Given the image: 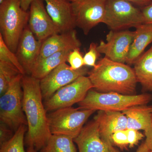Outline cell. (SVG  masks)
I'll return each mask as SVG.
<instances>
[{"mask_svg":"<svg viewBox=\"0 0 152 152\" xmlns=\"http://www.w3.org/2000/svg\"><path fill=\"white\" fill-rule=\"evenodd\" d=\"M42 42L36 39L27 26L20 38L15 53L26 75H31L33 68L39 57Z\"/></svg>","mask_w":152,"mask_h":152,"instance_id":"obj_13","label":"cell"},{"mask_svg":"<svg viewBox=\"0 0 152 152\" xmlns=\"http://www.w3.org/2000/svg\"><path fill=\"white\" fill-rule=\"evenodd\" d=\"M28 23V26L34 35L42 42L53 35L61 33L47 12L42 0H33L32 2Z\"/></svg>","mask_w":152,"mask_h":152,"instance_id":"obj_12","label":"cell"},{"mask_svg":"<svg viewBox=\"0 0 152 152\" xmlns=\"http://www.w3.org/2000/svg\"><path fill=\"white\" fill-rule=\"evenodd\" d=\"M152 99L150 94L124 95L116 92L100 93L91 89L79 103V108L122 112L133 106L147 104Z\"/></svg>","mask_w":152,"mask_h":152,"instance_id":"obj_3","label":"cell"},{"mask_svg":"<svg viewBox=\"0 0 152 152\" xmlns=\"http://www.w3.org/2000/svg\"><path fill=\"white\" fill-rule=\"evenodd\" d=\"M23 107L27 122L28 132L25 144L40 151L52 134L49 128L47 111L43 103L40 80L23 75Z\"/></svg>","mask_w":152,"mask_h":152,"instance_id":"obj_1","label":"cell"},{"mask_svg":"<svg viewBox=\"0 0 152 152\" xmlns=\"http://www.w3.org/2000/svg\"><path fill=\"white\" fill-rule=\"evenodd\" d=\"M134 65L137 83L144 89L152 91V46Z\"/></svg>","mask_w":152,"mask_h":152,"instance_id":"obj_21","label":"cell"},{"mask_svg":"<svg viewBox=\"0 0 152 152\" xmlns=\"http://www.w3.org/2000/svg\"><path fill=\"white\" fill-rule=\"evenodd\" d=\"M21 74L15 66L0 61V94L2 95L8 88L11 82Z\"/></svg>","mask_w":152,"mask_h":152,"instance_id":"obj_24","label":"cell"},{"mask_svg":"<svg viewBox=\"0 0 152 152\" xmlns=\"http://www.w3.org/2000/svg\"><path fill=\"white\" fill-rule=\"evenodd\" d=\"M93 88L100 93L135 95L137 83L134 69L104 57L88 72Z\"/></svg>","mask_w":152,"mask_h":152,"instance_id":"obj_2","label":"cell"},{"mask_svg":"<svg viewBox=\"0 0 152 152\" xmlns=\"http://www.w3.org/2000/svg\"><path fill=\"white\" fill-rule=\"evenodd\" d=\"M86 68L73 70L66 63L58 66L40 80L41 92L45 100L52 96L57 91L88 73Z\"/></svg>","mask_w":152,"mask_h":152,"instance_id":"obj_11","label":"cell"},{"mask_svg":"<svg viewBox=\"0 0 152 152\" xmlns=\"http://www.w3.org/2000/svg\"><path fill=\"white\" fill-rule=\"evenodd\" d=\"M94 119L99 124L101 139L107 145L114 146L112 136L115 132L126 129V117L122 112L99 110Z\"/></svg>","mask_w":152,"mask_h":152,"instance_id":"obj_15","label":"cell"},{"mask_svg":"<svg viewBox=\"0 0 152 152\" xmlns=\"http://www.w3.org/2000/svg\"><path fill=\"white\" fill-rule=\"evenodd\" d=\"M14 131L7 125L1 123L0 125V145L9 141L13 137Z\"/></svg>","mask_w":152,"mask_h":152,"instance_id":"obj_30","label":"cell"},{"mask_svg":"<svg viewBox=\"0 0 152 152\" xmlns=\"http://www.w3.org/2000/svg\"><path fill=\"white\" fill-rule=\"evenodd\" d=\"M129 147L133 148L143 138L144 135L138 130L133 129H126Z\"/></svg>","mask_w":152,"mask_h":152,"instance_id":"obj_29","label":"cell"},{"mask_svg":"<svg viewBox=\"0 0 152 152\" xmlns=\"http://www.w3.org/2000/svg\"><path fill=\"white\" fill-rule=\"evenodd\" d=\"M79 152H120L114 146L107 145L101 139L97 121L94 119L82 129L74 139Z\"/></svg>","mask_w":152,"mask_h":152,"instance_id":"obj_14","label":"cell"},{"mask_svg":"<svg viewBox=\"0 0 152 152\" xmlns=\"http://www.w3.org/2000/svg\"><path fill=\"white\" fill-rule=\"evenodd\" d=\"M26 152H37V151L35 149L34 147L33 146H29L28 147L27 150Z\"/></svg>","mask_w":152,"mask_h":152,"instance_id":"obj_36","label":"cell"},{"mask_svg":"<svg viewBox=\"0 0 152 152\" xmlns=\"http://www.w3.org/2000/svg\"><path fill=\"white\" fill-rule=\"evenodd\" d=\"M80 49H74L68 55L67 61L69 64L71 69L73 70H77L85 66L83 56Z\"/></svg>","mask_w":152,"mask_h":152,"instance_id":"obj_26","label":"cell"},{"mask_svg":"<svg viewBox=\"0 0 152 152\" xmlns=\"http://www.w3.org/2000/svg\"><path fill=\"white\" fill-rule=\"evenodd\" d=\"M150 152H152V151H150Z\"/></svg>","mask_w":152,"mask_h":152,"instance_id":"obj_39","label":"cell"},{"mask_svg":"<svg viewBox=\"0 0 152 152\" xmlns=\"http://www.w3.org/2000/svg\"><path fill=\"white\" fill-rule=\"evenodd\" d=\"M98 45L94 42L90 44L88 50L83 56L84 65L94 67L96 66V61L100 57L101 54L97 50Z\"/></svg>","mask_w":152,"mask_h":152,"instance_id":"obj_27","label":"cell"},{"mask_svg":"<svg viewBox=\"0 0 152 152\" xmlns=\"http://www.w3.org/2000/svg\"><path fill=\"white\" fill-rule=\"evenodd\" d=\"M47 12L61 33L74 29L76 27L72 4L67 0H42Z\"/></svg>","mask_w":152,"mask_h":152,"instance_id":"obj_16","label":"cell"},{"mask_svg":"<svg viewBox=\"0 0 152 152\" xmlns=\"http://www.w3.org/2000/svg\"><path fill=\"white\" fill-rule=\"evenodd\" d=\"M67 1H71V2H73L76 1V0H67Z\"/></svg>","mask_w":152,"mask_h":152,"instance_id":"obj_37","label":"cell"},{"mask_svg":"<svg viewBox=\"0 0 152 152\" xmlns=\"http://www.w3.org/2000/svg\"><path fill=\"white\" fill-rule=\"evenodd\" d=\"M96 111L63 108L48 114L50 131L52 134H61L75 138L80 132L88 118Z\"/></svg>","mask_w":152,"mask_h":152,"instance_id":"obj_6","label":"cell"},{"mask_svg":"<svg viewBox=\"0 0 152 152\" xmlns=\"http://www.w3.org/2000/svg\"><path fill=\"white\" fill-rule=\"evenodd\" d=\"M4 0H0V4H2V3L3 2V1H4Z\"/></svg>","mask_w":152,"mask_h":152,"instance_id":"obj_38","label":"cell"},{"mask_svg":"<svg viewBox=\"0 0 152 152\" xmlns=\"http://www.w3.org/2000/svg\"><path fill=\"white\" fill-rule=\"evenodd\" d=\"M0 61L10 63L15 66L22 75H26L24 69L19 61L16 55L9 49L1 34H0Z\"/></svg>","mask_w":152,"mask_h":152,"instance_id":"obj_25","label":"cell"},{"mask_svg":"<svg viewBox=\"0 0 152 152\" xmlns=\"http://www.w3.org/2000/svg\"><path fill=\"white\" fill-rule=\"evenodd\" d=\"M33 0H20L21 6L23 10L27 11L29 9L30 5Z\"/></svg>","mask_w":152,"mask_h":152,"instance_id":"obj_34","label":"cell"},{"mask_svg":"<svg viewBox=\"0 0 152 152\" xmlns=\"http://www.w3.org/2000/svg\"><path fill=\"white\" fill-rule=\"evenodd\" d=\"M20 74L0 98V121L15 132L22 125H27L23 110V90Z\"/></svg>","mask_w":152,"mask_h":152,"instance_id":"obj_5","label":"cell"},{"mask_svg":"<svg viewBox=\"0 0 152 152\" xmlns=\"http://www.w3.org/2000/svg\"><path fill=\"white\" fill-rule=\"evenodd\" d=\"M132 4H136L137 5L141 6L142 7H145L152 3V0H126Z\"/></svg>","mask_w":152,"mask_h":152,"instance_id":"obj_33","label":"cell"},{"mask_svg":"<svg viewBox=\"0 0 152 152\" xmlns=\"http://www.w3.org/2000/svg\"><path fill=\"white\" fill-rule=\"evenodd\" d=\"M144 19V23L152 25V3L141 10Z\"/></svg>","mask_w":152,"mask_h":152,"instance_id":"obj_31","label":"cell"},{"mask_svg":"<svg viewBox=\"0 0 152 152\" xmlns=\"http://www.w3.org/2000/svg\"><path fill=\"white\" fill-rule=\"evenodd\" d=\"M81 45L75 30L56 34L43 42L39 58H46L58 52L80 48Z\"/></svg>","mask_w":152,"mask_h":152,"instance_id":"obj_17","label":"cell"},{"mask_svg":"<svg viewBox=\"0 0 152 152\" xmlns=\"http://www.w3.org/2000/svg\"><path fill=\"white\" fill-rule=\"evenodd\" d=\"M28 19L29 12L22 9L20 0H4L0 4V34L15 53Z\"/></svg>","mask_w":152,"mask_h":152,"instance_id":"obj_4","label":"cell"},{"mask_svg":"<svg viewBox=\"0 0 152 152\" xmlns=\"http://www.w3.org/2000/svg\"><path fill=\"white\" fill-rule=\"evenodd\" d=\"M145 135L146 137L145 141L149 148L152 151V114L151 124L148 129L145 132Z\"/></svg>","mask_w":152,"mask_h":152,"instance_id":"obj_32","label":"cell"},{"mask_svg":"<svg viewBox=\"0 0 152 152\" xmlns=\"http://www.w3.org/2000/svg\"><path fill=\"white\" fill-rule=\"evenodd\" d=\"M126 117L127 129L145 132L149 127L151 121L152 106L147 104L133 106L122 112Z\"/></svg>","mask_w":152,"mask_h":152,"instance_id":"obj_19","label":"cell"},{"mask_svg":"<svg viewBox=\"0 0 152 152\" xmlns=\"http://www.w3.org/2000/svg\"><path fill=\"white\" fill-rule=\"evenodd\" d=\"M151 150L149 148L145 142H143L139 147L136 152H150Z\"/></svg>","mask_w":152,"mask_h":152,"instance_id":"obj_35","label":"cell"},{"mask_svg":"<svg viewBox=\"0 0 152 152\" xmlns=\"http://www.w3.org/2000/svg\"><path fill=\"white\" fill-rule=\"evenodd\" d=\"M93 88L91 81L86 76H82L57 91L44 102L47 112L72 107L84 99L89 90Z\"/></svg>","mask_w":152,"mask_h":152,"instance_id":"obj_8","label":"cell"},{"mask_svg":"<svg viewBox=\"0 0 152 152\" xmlns=\"http://www.w3.org/2000/svg\"><path fill=\"white\" fill-rule=\"evenodd\" d=\"M126 129L115 132L112 136L113 144L115 145L122 149H127L129 146Z\"/></svg>","mask_w":152,"mask_h":152,"instance_id":"obj_28","label":"cell"},{"mask_svg":"<svg viewBox=\"0 0 152 152\" xmlns=\"http://www.w3.org/2000/svg\"><path fill=\"white\" fill-rule=\"evenodd\" d=\"M135 28L126 62L129 65L134 64L144 53L147 46L152 42V25L142 24Z\"/></svg>","mask_w":152,"mask_h":152,"instance_id":"obj_18","label":"cell"},{"mask_svg":"<svg viewBox=\"0 0 152 152\" xmlns=\"http://www.w3.org/2000/svg\"><path fill=\"white\" fill-rule=\"evenodd\" d=\"M71 51L58 52L46 58L38 59L33 68L31 75L39 80L43 78L58 66L66 63Z\"/></svg>","mask_w":152,"mask_h":152,"instance_id":"obj_20","label":"cell"},{"mask_svg":"<svg viewBox=\"0 0 152 152\" xmlns=\"http://www.w3.org/2000/svg\"><path fill=\"white\" fill-rule=\"evenodd\" d=\"M40 152H77L73 139L69 136L52 134Z\"/></svg>","mask_w":152,"mask_h":152,"instance_id":"obj_22","label":"cell"},{"mask_svg":"<svg viewBox=\"0 0 152 152\" xmlns=\"http://www.w3.org/2000/svg\"><path fill=\"white\" fill-rule=\"evenodd\" d=\"M126 0H107L103 23L113 31L136 28L144 23L141 10Z\"/></svg>","mask_w":152,"mask_h":152,"instance_id":"obj_7","label":"cell"},{"mask_svg":"<svg viewBox=\"0 0 152 152\" xmlns=\"http://www.w3.org/2000/svg\"><path fill=\"white\" fill-rule=\"evenodd\" d=\"M107 0H76L71 2L76 26L88 35L93 28L103 23Z\"/></svg>","mask_w":152,"mask_h":152,"instance_id":"obj_9","label":"cell"},{"mask_svg":"<svg viewBox=\"0 0 152 152\" xmlns=\"http://www.w3.org/2000/svg\"><path fill=\"white\" fill-rule=\"evenodd\" d=\"M26 126H21L10 140L1 145L0 152H26L24 144L25 135L28 129Z\"/></svg>","mask_w":152,"mask_h":152,"instance_id":"obj_23","label":"cell"},{"mask_svg":"<svg viewBox=\"0 0 152 152\" xmlns=\"http://www.w3.org/2000/svg\"><path fill=\"white\" fill-rule=\"evenodd\" d=\"M134 31H111L106 36V42L101 41L97 50L100 54L114 61L125 64L134 37Z\"/></svg>","mask_w":152,"mask_h":152,"instance_id":"obj_10","label":"cell"}]
</instances>
